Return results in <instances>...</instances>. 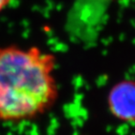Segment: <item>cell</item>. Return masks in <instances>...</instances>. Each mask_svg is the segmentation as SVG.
I'll use <instances>...</instances> for the list:
<instances>
[{
  "label": "cell",
  "mask_w": 135,
  "mask_h": 135,
  "mask_svg": "<svg viewBox=\"0 0 135 135\" xmlns=\"http://www.w3.org/2000/svg\"><path fill=\"white\" fill-rule=\"evenodd\" d=\"M109 109L118 119L135 121V82L123 81L110 90L108 96Z\"/></svg>",
  "instance_id": "7a4b0ae2"
},
{
  "label": "cell",
  "mask_w": 135,
  "mask_h": 135,
  "mask_svg": "<svg viewBox=\"0 0 135 135\" xmlns=\"http://www.w3.org/2000/svg\"><path fill=\"white\" fill-rule=\"evenodd\" d=\"M54 54L36 46L0 45V121L32 120L59 98Z\"/></svg>",
  "instance_id": "6da1fadb"
},
{
  "label": "cell",
  "mask_w": 135,
  "mask_h": 135,
  "mask_svg": "<svg viewBox=\"0 0 135 135\" xmlns=\"http://www.w3.org/2000/svg\"><path fill=\"white\" fill-rule=\"evenodd\" d=\"M13 0H0V13L12 3Z\"/></svg>",
  "instance_id": "3957f363"
}]
</instances>
